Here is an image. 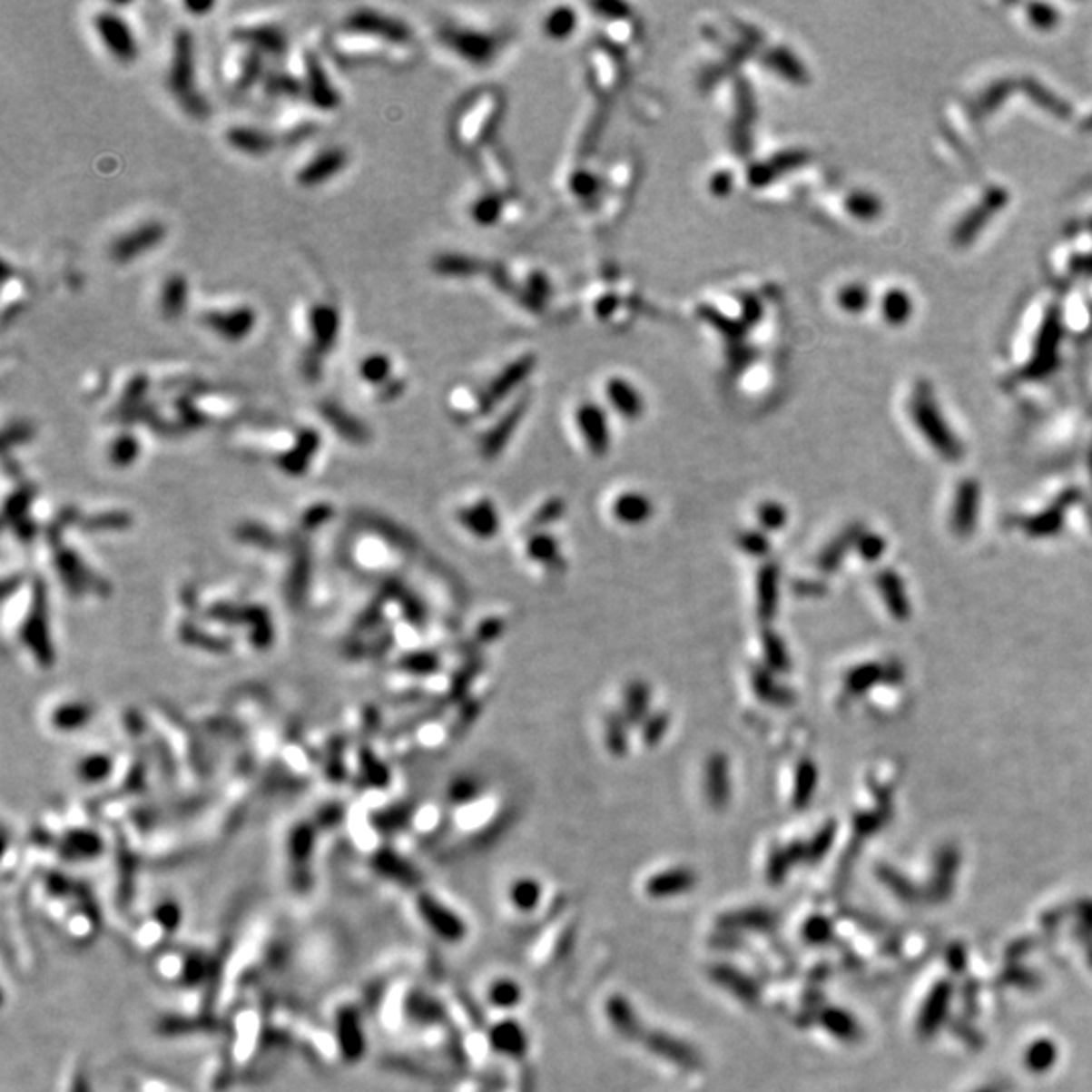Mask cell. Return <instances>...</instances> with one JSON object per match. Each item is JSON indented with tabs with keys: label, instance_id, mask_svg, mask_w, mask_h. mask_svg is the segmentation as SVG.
<instances>
[{
	"label": "cell",
	"instance_id": "cell-1",
	"mask_svg": "<svg viewBox=\"0 0 1092 1092\" xmlns=\"http://www.w3.org/2000/svg\"><path fill=\"white\" fill-rule=\"evenodd\" d=\"M166 85L174 102L189 118L202 122L209 118L211 105L199 87L197 75V47L189 29L179 26L172 33L171 57H168Z\"/></svg>",
	"mask_w": 1092,
	"mask_h": 1092
},
{
	"label": "cell",
	"instance_id": "cell-2",
	"mask_svg": "<svg viewBox=\"0 0 1092 1092\" xmlns=\"http://www.w3.org/2000/svg\"><path fill=\"white\" fill-rule=\"evenodd\" d=\"M306 350L301 357V372L308 380L322 377L328 354L334 350L340 336V312L328 301H314L306 308Z\"/></svg>",
	"mask_w": 1092,
	"mask_h": 1092
},
{
	"label": "cell",
	"instance_id": "cell-3",
	"mask_svg": "<svg viewBox=\"0 0 1092 1092\" xmlns=\"http://www.w3.org/2000/svg\"><path fill=\"white\" fill-rule=\"evenodd\" d=\"M291 61H294V65L298 67L301 85H304L306 103H310L312 108L322 113L339 110L342 103V93L339 87H336L330 74H328L326 64L324 59L320 57V53L312 47H306Z\"/></svg>",
	"mask_w": 1092,
	"mask_h": 1092
},
{
	"label": "cell",
	"instance_id": "cell-4",
	"mask_svg": "<svg viewBox=\"0 0 1092 1092\" xmlns=\"http://www.w3.org/2000/svg\"><path fill=\"white\" fill-rule=\"evenodd\" d=\"M92 29L103 51L120 65L136 64L140 57V43L126 16L113 6L100 8L92 15Z\"/></svg>",
	"mask_w": 1092,
	"mask_h": 1092
},
{
	"label": "cell",
	"instance_id": "cell-5",
	"mask_svg": "<svg viewBox=\"0 0 1092 1092\" xmlns=\"http://www.w3.org/2000/svg\"><path fill=\"white\" fill-rule=\"evenodd\" d=\"M265 71L268 69H265L263 53L241 41H233V45L225 51L223 61H221L223 82L235 93L250 92L255 85H260Z\"/></svg>",
	"mask_w": 1092,
	"mask_h": 1092
},
{
	"label": "cell",
	"instance_id": "cell-6",
	"mask_svg": "<svg viewBox=\"0 0 1092 1092\" xmlns=\"http://www.w3.org/2000/svg\"><path fill=\"white\" fill-rule=\"evenodd\" d=\"M260 314L251 304H229L207 308L201 314V324L219 336L223 342H245L255 332Z\"/></svg>",
	"mask_w": 1092,
	"mask_h": 1092
},
{
	"label": "cell",
	"instance_id": "cell-7",
	"mask_svg": "<svg viewBox=\"0 0 1092 1092\" xmlns=\"http://www.w3.org/2000/svg\"><path fill=\"white\" fill-rule=\"evenodd\" d=\"M342 29L370 34V37L383 41L395 49H407V43L411 41L409 26L403 21L369 6L354 8V11L346 15Z\"/></svg>",
	"mask_w": 1092,
	"mask_h": 1092
},
{
	"label": "cell",
	"instance_id": "cell-8",
	"mask_svg": "<svg viewBox=\"0 0 1092 1092\" xmlns=\"http://www.w3.org/2000/svg\"><path fill=\"white\" fill-rule=\"evenodd\" d=\"M328 47H330L328 49L330 51V55L344 67L372 64V61H379V59H390L393 57V51H401V49L387 45V43L379 41L375 37H370V34L346 31V29L334 33L330 37V43H328Z\"/></svg>",
	"mask_w": 1092,
	"mask_h": 1092
},
{
	"label": "cell",
	"instance_id": "cell-9",
	"mask_svg": "<svg viewBox=\"0 0 1092 1092\" xmlns=\"http://www.w3.org/2000/svg\"><path fill=\"white\" fill-rule=\"evenodd\" d=\"M166 235L168 227L162 221L148 219L113 239L110 243V260L120 265L134 263L142 255L152 253L156 247L162 245Z\"/></svg>",
	"mask_w": 1092,
	"mask_h": 1092
},
{
	"label": "cell",
	"instance_id": "cell-10",
	"mask_svg": "<svg viewBox=\"0 0 1092 1092\" xmlns=\"http://www.w3.org/2000/svg\"><path fill=\"white\" fill-rule=\"evenodd\" d=\"M233 41L247 43L260 49L263 55L283 57L288 53V33L278 21L271 19H245L233 29Z\"/></svg>",
	"mask_w": 1092,
	"mask_h": 1092
},
{
	"label": "cell",
	"instance_id": "cell-11",
	"mask_svg": "<svg viewBox=\"0 0 1092 1092\" xmlns=\"http://www.w3.org/2000/svg\"><path fill=\"white\" fill-rule=\"evenodd\" d=\"M349 166V152L342 146H328L320 150L314 156H310L304 164L296 171V182L301 189H316L330 182L334 176L344 172Z\"/></svg>",
	"mask_w": 1092,
	"mask_h": 1092
},
{
	"label": "cell",
	"instance_id": "cell-12",
	"mask_svg": "<svg viewBox=\"0 0 1092 1092\" xmlns=\"http://www.w3.org/2000/svg\"><path fill=\"white\" fill-rule=\"evenodd\" d=\"M417 914L423 919L435 937L448 943H457L466 937V925L456 910L448 909V904L435 899L431 894H419L417 899Z\"/></svg>",
	"mask_w": 1092,
	"mask_h": 1092
},
{
	"label": "cell",
	"instance_id": "cell-13",
	"mask_svg": "<svg viewBox=\"0 0 1092 1092\" xmlns=\"http://www.w3.org/2000/svg\"><path fill=\"white\" fill-rule=\"evenodd\" d=\"M223 138L235 152L251 158L268 156L278 148V136H275L273 132L250 126V123H233V126L225 128Z\"/></svg>",
	"mask_w": 1092,
	"mask_h": 1092
},
{
	"label": "cell",
	"instance_id": "cell-14",
	"mask_svg": "<svg viewBox=\"0 0 1092 1092\" xmlns=\"http://www.w3.org/2000/svg\"><path fill=\"white\" fill-rule=\"evenodd\" d=\"M334 1034L340 1044V1052L349 1060H359L364 1054V1029L360 1011L352 1006H342L334 1014Z\"/></svg>",
	"mask_w": 1092,
	"mask_h": 1092
},
{
	"label": "cell",
	"instance_id": "cell-15",
	"mask_svg": "<svg viewBox=\"0 0 1092 1092\" xmlns=\"http://www.w3.org/2000/svg\"><path fill=\"white\" fill-rule=\"evenodd\" d=\"M322 112H318L310 103H294L280 115L278 134L290 142L312 138L322 126Z\"/></svg>",
	"mask_w": 1092,
	"mask_h": 1092
},
{
	"label": "cell",
	"instance_id": "cell-16",
	"mask_svg": "<svg viewBox=\"0 0 1092 1092\" xmlns=\"http://www.w3.org/2000/svg\"><path fill=\"white\" fill-rule=\"evenodd\" d=\"M461 528L479 540H490L500 532V514L492 500H477L457 510Z\"/></svg>",
	"mask_w": 1092,
	"mask_h": 1092
},
{
	"label": "cell",
	"instance_id": "cell-17",
	"mask_svg": "<svg viewBox=\"0 0 1092 1092\" xmlns=\"http://www.w3.org/2000/svg\"><path fill=\"white\" fill-rule=\"evenodd\" d=\"M704 793L710 805L723 810L731 799V762L726 754L714 753L704 765Z\"/></svg>",
	"mask_w": 1092,
	"mask_h": 1092
},
{
	"label": "cell",
	"instance_id": "cell-18",
	"mask_svg": "<svg viewBox=\"0 0 1092 1092\" xmlns=\"http://www.w3.org/2000/svg\"><path fill=\"white\" fill-rule=\"evenodd\" d=\"M779 579L781 571L775 563L759 566L754 579V599H757V617L762 624L773 621L779 607Z\"/></svg>",
	"mask_w": 1092,
	"mask_h": 1092
},
{
	"label": "cell",
	"instance_id": "cell-19",
	"mask_svg": "<svg viewBox=\"0 0 1092 1092\" xmlns=\"http://www.w3.org/2000/svg\"><path fill=\"white\" fill-rule=\"evenodd\" d=\"M609 510L611 516L617 522L625 524V526H642V524L652 520L655 508L650 496L629 490L615 496V498L611 500Z\"/></svg>",
	"mask_w": 1092,
	"mask_h": 1092
},
{
	"label": "cell",
	"instance_id": "cell-20",
	"mask_svg": "<svg viewBox=\"0 0 1092 1092\" xmlns=\"http://www.w3.org/2000/svg\"><path fill=\"white\" fill-rule=\"evenodd\" d=\"M189 306V280L184 273L174 271L162 281L158 291V310L164 320H176Z\"/></svg>",
	"mask_w": 1092,
	"mask_h": 1092
},
{
	"label": "cell",
	"instance_id": "cell-21",
	"mask_svg": "<svg viewBox=\"0 0 1092 1092\" xmlns=\"http://www.w3.org/2000/svg\"><path fill=\"white\" fill-rule=\"evenodd\" d=\"M978 510H979L978 484L963 482L961 487H959L955 510H953V528L957 530V535L965 536L967 532L973 530L975 520H978Z\"/></svg>",
	"mask_w": 1092,
	"mask_h": 1092
},
{
	"label": "cell",
	"instance_id": "cell-22",
	"mask_svg": "<svg viewBox=\"0 0 1092 1092\" xmlns=\"http://www.w3.org/2000/svg\"><path fill=\"white\" fill-rule=\"evenodd\" d=\"M650 704L652 688L642 680L629 682L624 692V703H621V716L627 724H642L650 716Z\"/></svg>",
	"mask_w": 1092,
	"mask_h": 1092
},
{
	"label": "cell",
	"instance_id": "cell-23",
	"mask_svg": "<svg viewBox=\"0 0 1092 1092\" xmlns=\"http://www.w3.org/2000/svg\"><path fill=\"white\" fill-rule=\"evenodd\" d=\"M576 419H579L581 433L593 454L595 456L605 454L609 448V431H607V423H605V417H603V413L593 409V407H585V409H581L579 415H576Z\"/></svg>",
	"mask_w": 1092,
	"mask_h": 1092
},
{
	"label": "cell",
	"instance_id": "cell-24",
	"mask_svg": "<svg viewBox=\"0 0 1092 1092\" xmlns=\"http://www.w3.org/2000/svg\"><path fill=\"white\" fill-rule=\"evenodd\" d=\"M694 884H696V876L692 874L690 870L674 868V870H665V872H660L658 876L650 878V882L645 884V888L652 896H658V899H668V896H676V894L690 890Z\"/></svg>",
	"mask_w": 1092,
	"mask_h": 1092
},
{
	"label": "cell",
	"instance_id": "cell-25",
	"mask_svg": "<svg viewBox=\"0 0 1092 1092\" xmlns=\"http://www.w3.org/2000/svg\"><path fill=\"white\" fill-rule=\"evenodd\" d=\"M320 413H322V417H326V421L330 423L336 431L342 433L346 439H350L354 443H360L367 439V428L360 423V419L350 415L339 403H330V401L322 403V407H320Z\"/></svg>",
	"mask_w": 1092,
	"mask_h": 1092
},
{
	"label": "cell",
	"instance_id": "cell-26",
	"mask_svg": "<svg viewBox=\"0 0 1092 1092\" xmlns=\"http://www.w3.org/2000/svg\"><path fill=\"white\" fill-rule=\"evenodd\" d=\"M490 1042L500 1054L512 1056V1058H520L528 1048L526 1034L514 1022H500L498 1026H494L490 1032Z\"/></svg>",
	"mask_w": 1092,
	"mask_h": 1092
},
{
	"label": "cell",
	"instance_id": "cell-27",
	"mask_svg": "<svg viewBox=\"0 0 1092 1092\" xmlns=\"http://www.w3.org/2000/svg\"><path fill=\"white\" fill-rule=\"evenodd\" d=\"M876 583H878V589H880V593H882L888 609L892 611V615L896 619H907L910 614V607H909L907 593H904V585L899 579V575H894L892 571L880 573Z\"/></svg>",
	"mask_w": 1092,
	"mask_h": 1092
},
{
	"label": "cell",
	"instance_id": "cell-28",
	"mask_svg": "<svg viewBox=\"0 0 1092 1092\" xmlns=\"http://www.w3.org/2000/svg\"><path fill=\"white\" fill-rule=\"evenodd\" d=\"M524 553H526V556L532 563L546 565L548 569L550 566L563 565L558 540L555 536L546 535V532H532L526 540V546H524Z\"/></svg>",
	"mask_w": 1092,
	"mask_h": 1092
},
{
	"label": "cell",
	"instance_id": "cell-29",
	"mask_svg": "<svg viewBox=\"0 0 1092 1092\" xmlns=\"http://www.w3.org/2000/svg\"><path fill=\"white\" fill-rule=\"evenodd\" d=\"M359 377L369 387H387V380H393V360L383 352H370L359 362Z\"/></svg>",
	"mask_w": 1092,
	"mask_h": 1092
},
{
	"label": "cell",
	"instance_id": "cell-30",
	"mask_svg": "<svg viewBox=\"0 0 1092 1092\" xmlns=\"http://www.w3.org/2000/svg\"><path fill=\"white\" fill-rule=\"evenodd\" d=\"M917 419L920 423V428L927 431L929 439L933 441L935 446L940 451H943V454L947 457H951V459L959 457V451H961V449L957 448V443L953 441L951 435H949V431L945 429V425L940 423V419H937V415L933 411H930L929 407H920L919 413H917Z\"/></svg>",
	"mask_w": 1092,
	"mask_h": 1092
},
{
	"label": "cell",
	"instance_id": "cell-31",
	"mask_svg": "<svg viewBox=\"0 0 1092 1092\" xmlns=\"http://www.w3.org/2000/svg\"><path fill=\"white\" fill-rule=\"evenodd\" d=\"M751 684L754 694H757L759 700H765L769 704H792L793 696L792 692L785 690L783 686H779V684L771 676V670L767 668H754L751 674Z\"/></svg>",
	"mask_w": 1092,
	"mask_h": 1092
},
{
	"label": "cell",
	"instance_id": "cell-32",
	"mask_svg": "<svg viewBox=\"0 0 1092 1092\" xmlns=\"http://www.w3.org/2000/svg\"><path fill=\"white\" fill-rule=\"evenodd\" d=\"M860 536H862V528H860V526H851L846 532H841V535L836 540H831L830 546L825 548L823 553L820 555V561H818L820 569L825 571V573L836 571L840 561L843 558V555L848 553V548L851 545L858 543Z\"/></svg>",
	"mask_w": 1092,
	"mask_h": 1092
},
{
	"label": "cell",
	"instance_id": "cell-33",
	"mask_svg": "<svg viewBox=\"0 0 1092 1092\" xmlns=\"http://www.w3.org/2000/svg\"><path fill=\"white\" fill-rule=\"evenodd\" d=\"M148 395V377L144 372H134L126 383L122 387V393L118 398V405H115V409L120 411H134L140 407V403L144 401Z\"/></svg>",
	"mask_w": 1092,
	"mask_h": 1092
},
{
	"label": "cell",
	"instance_id": "cell-34",
	"mask_svg": "<svg viewBox=\"0 0 1092 1092\" xmlns=\"http://www.w3.org/2000/svg\"><path fill=\"white\" fill-rule=\"evenodd\" d=\"M108 456L113 466H132L140 456V441L134 433L123 431L115 435L108 448Z\"/></svg>",
	"mask_w": 1092,
	"mask_h": 1092
},
{
	"label": "cell",
	"instance_id": "cell-35",
	"mask_svg": "<svg viewBox=\"0 0 1092 1092\" xmlns=\"http://www.w3.org/2000/svg\"><path fill=\"white\" fill-rule=\"evenodd\" d=\"M815 785H818V769L812 761H802L795 771V787H793V802L797 807H803L810 802Z\"/></svg>",
	"mask_w": 1092,
	"mask_h": 1092
},
{
	"label": "cell",
	"instance_id": "cell-36",
	"mask_svg": "<svg viewBox=\"0 0 1092 1092\" xmlns=\"http://www.w3.org/2000/svg\"><path fill=\"white\" fill-rule=\"evenodd\" d=\"M884 680V670L876 664L858 665L846 676V690L850 694H862L868 688H872L876 682Z\"/></svg>",
	"mask_w": 1092,
	"mask_h": 1092
},
{
	"label": "cell",
	"instance_id": "cell-37",
	"mask_svg": "<svg viewBox=\"0 0 1092 1092\" xmlns=\"http://www.w3.org/2000/svg\"><path fill=\"white\" fill-rule=\"evenodd\" d=\"M762 654H765V665L771 672H787L789 670V655L785 650L783 639L779 635L765 632L762 634Z\"/></svg>",
	"mask_w": 1092,
	"mask_h": 1092
},
{
	"label": "cell",
	"instance_id": "cell-38",
	"mask_svg": "<svg viewBox=\"0 0 1092 1092\" xmlns=\"http://www.w3.org/2000/svg\"><path fill=\"white\" fill-rule=\"evenodd\" d=\"M540 894H543V890H540V884L536 880H530V878H522V880L514 882L510 888L512 904L518 910H524V912L536 909Z\"/></svg>",
	"mask_w": 1092,
	"mask_h": 1092
},
{
	"label": "cell",
	"instance_id": "cell-39",
	"mask_svg": "<svg viewBox=\"0 0 1092 1092\" xmlns=\"http://www.w3.org/2000/svg\"><path fill=\"white\" fill-rule=\"evenodd\" d=\"M754 518H757L759 528L762 532H775L787 524V510L785 506L779 502H761L757 508H754Z\"/></svg>",
	"mask_w": 1092,
	"mask_h": 1092
},
{
	"label": "cell",
	"instance_id": "cell-40",
	"mask_svg": "<svg viewBox=\"0 0 1092 1092\" xmlns=\"http://www.w3.org/2000/svg\"><path fill=\"white\" fill-rule=\"evenodd\" d=\"M605 747L611 754L621 757L627 751V723L624 716H611L605 721Z\"/></svg>",
	"mask_w": 1092,
	"mask_h": 1092
},
{
	"label": "cell",
	"instance_id": "cell-41",
	"mask_svg": "<svg viewBox=\"0 0 1092 1092\" xmlns=\"http://www.w3.org/2000/svg\"><path fill=\"white\" fill-rule=\"evenodd\" d=\"M487 998H490L492 1006L502 1008V1009H508V1008L518 1006L520 998H522V991H520V985L518 983H514L510 979H498V981L492 983L490 991H487Z\"/></svg>",
	"mask_w": 1092,
	"mask_h": 1092
},
{
	"label": "cell",
	"instance_id": "cell-42",
	"mask_svg": "<svg viewBox=\"0 0 1092 1092\" xmlns=\"http://www.w3.org/2000/svg\"><path fill=\"white\" fill-rule=\"evenodd\" d=\"M609 398H611V403H614V407H617L619 413H624L627 417H637L639 413H642V401H639V397L625 385L611 383Z\"/></svg>",
	"mask_w": 1092,
	"mask_h": 1092
},
{
	"label": "cell",
	"instance_id": "cell-43",
	"mask_svg": "<svg viewBox=\"0 0 1092 1092\" xmlns=\"http://www.w3.org/2000/svg\"><path fill=\"white\" fill-rule=\"evenodd\" d=\"M736 546H739L744 555L754 558H765L769 555L771 543L762 530H741L739 535H736Z\"/></svg>",
	"mask_w": 1092,
	"mask_h": 1092
},
{
	"label": "cell",
	"instance_id": "cell-44",
	"mask_svg": "<svg viewBox=\"0 0 1092 1092\" xmlns=\"http://www.w3.org/2000/svg\"><path fill=\"white\" fill-rule=\"evenodd\" d=\"M3 291H5V294H3V314H5V320H8L11 312H19V310L25 306V301H26V288H25V283L19 278H11V275H6Z\"/></svg>",
	"mask_w": 1092,
	"mask_h": 1092
},
{
	"label": "cell",
	"instance_id": "cell-45",
	"mask_svg": "<svg viewBox=\"0 0 1092 1092\" xmlns=\"http://www.w3.org/2000/svg\"><path fill=\"white\" fill-rule=\"evenodd\" d=\"M668 728H670L668 713H655V714L647 716L642 723V741L645 743V747H655V744H660L665 733H668Z\"/></svg>",
	"mask_w": 1092,
	"mask_h": 1092
},
{
	"label": "cell",
	"instance_id": "cell-46",
	"mask_svg": "<svg viewBox=\"0 0 1092 1092\" xmlns=\"http://www.w3.org/2000/svg\"><path fill=\"white\" fill-rule=\"evenodd\" d=\"M1026 530L1029 535L1034 536H1048L1054 535L1056 530L1062 526V510L1060 508H1050L1048 512L1040 514V516L1029 518L1026 524Z\"/></svg>",
	"mask_w": 1092,
	"mask_h": 1092
},
{
	"label": "cell",
	"instance_id": "cell-47",
	"mask_svg": "<svg viewBox=\"0 0 1092 1092\" xmlns=\"http://www.w3.org/2000/svg\"><path fill=\"white\" fill-rule=\"evenodd\" d=\"M563 512H565V504L561 500H548L540 506L535 514H532V526L540 528V526H546V524H553L563 516Z\"/></svg>",
	"mask_w": 1092,
	"mask_h": 1092
},
{
	"label": "cell",
	"instance_id": "cell-48",
	"mask_svg": "<svg viewBox=\"0 0 1092 1092\" xmlns=\"http://www.w3.org/2000/svg\"><path fill=\"white\" fill-rule=\"evenodd\" d=\"M477 793H479V785H477V781L472 779V777L456 779L454 783H451V787H449L451 802H457V803L472 802V799L477 797Z\"/></svg>",
	"mask_w": 1092,
	"mask_h": 1092
},
{
	"label": "cell",
	"instance_id": "cell-49",
	"mask_svg": "<svg viewBox=\"0 0 1092 1092\" xmlns=\"http://www.w3.org/2000/svg\"><path fill=\"white\" fill-rule=\"evenodd\" d=\"M856 545H858L860 555H862L866 561H876V558L880 556L884 550V540L876 535H862Z\"/></svg>",
	"mask_w": 1092,
	"mask_h": 1092
},
{
	"label": "cell",
	"instance_id": "cell-50",
	"mask_svg": "<svg viewBox=\"0 0 1092 1092\" xmlns=\"http://www.w3.org/2000/svg\"><path fill=\"white\" fill-rule=\"evenodd\" d=\"M571 25H573V15L569 11H561L553 15L546 23V34H553V37H566V34L571 33Z\"/></svg>",
	"mask_w": 1092,
	"mask_h": 1092
},
{
	"label": "cell",
	"instance_id": "cell-51",
	"mask_svg": "<svg viewBox=\"0 0 1092 1092\" xmlns=\"http://www.w3.org/2000/svg\"><path fill=\"white\" fill-rule=\"evenodd\" d=\"M504 625H500V621H487V624L482 625L479 629V637H482V642H490L496 635L502 634Z\"/></svg>",
	"mask_w": 1092,
	"mask_h": 1092
},
{
	"label": "cell",
	"instance_id": "cell-52",
	"mask_svg": "<svg viewBox=\"0 0 1092 1092\" xmlns=\"http://www.w3.org/2000/svg\"><path fill=\"white\" fill-rule=\"evenodd\" d=\"M182 8H184L186 13H191V15L205 16L207 13L212 11V8H215V5H212V3H201V5H197V3H184Z\"/></svg>",
	"mask_w": 1092,
	"mask_h": 1092
}]
</instances>
